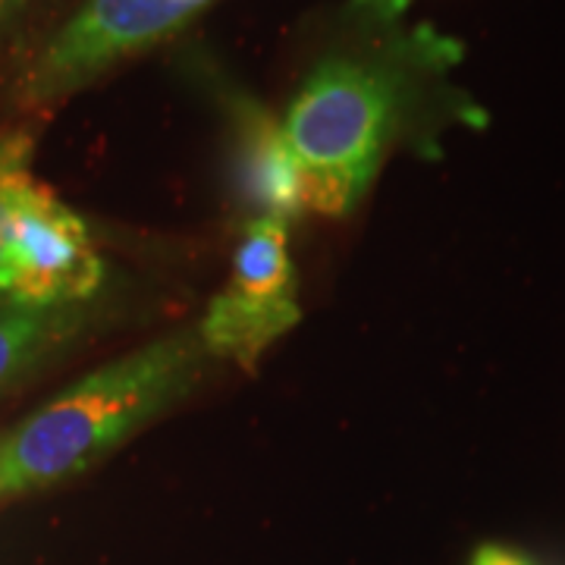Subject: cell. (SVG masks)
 I'll use <instances>...</instances> for the list:
<instances>
[{
    "label": "cell",
    "mask_w": 565,
    "mask_h": 565,
    "mask_svg": "<svg viewBox=\"0 0 565 565\" xmlns=\"http://www.w3.org/2000/svg\"><path fill=\"white\" fill-rule=\"evenodd\" d=\"M22 7H25V0H0V29H3V25H10Z\"/></svg>",
    "instance_id": "obj_11"
},
{
    "label": "cell",
    "mask_w": 565,
    "mask_h": 565,
    "mask_svg": "<svg viewBox=\"0 0 565 565\" xmlns=\"http://www.w3.org/2000/svg\"><path fill=\"white\" fill-rule=\"evenodd\" d=\"M92 302L0 305V393L85 330Z\"/></svg>",
    "instance_id": "obj_7"
},
{
    "label": "cell",
    "mask_w": 565,
    "mask_h": 565,
    "mask_svg": "<svg viewBox=\"0 0 565 565\" xmlns=\"http://www.w3.org/2000/svg\"><path fill=\"white\" fill-rule=\"evenodd\" d=\"M211 0H88L20 82L29 107L57 104L132 54L148 51L192 20Z\"/></svg>",
    "instance_id": "obj_3"
},
{
    "label": "cell",
    "mask_w": 565,
    "mask_h": 565,
    "mask_svg": "<svg viewBox=\"0 0 565 565\" xmlns=\"http://www.w3.org/2000/svg\"><path fill=\"white\" fill-rule=\"evenodd\" d=\"M236 117V185L245 221L289 223L302 214V170L292 158L280 122L243 98L233 102Z\"/></svg>",
    "instance_id": "obj_6"
},
{
    "label": "cell",
    "mask_w": 565,
    "mask_h": 565,
    "mask_svg": "<svg viewBox=\"0 0 565 565\" xmlns=\"http://www.w3.org/2000/svg\"><path fill=\"white\" fill-rule=\"evenodd\" d=\"M459 47L427 25L367 17L327 47L280 122L302 170L305 211L343 217L362 202L390 148L440 98Z\"/></svg>",
    "instance_id": "obj_1"
},
{
    "label": "cell",
    "mask_w": 565,
    "mask_h": 565,
    "mask_svg": "<svg viewBox=\"0 0 565 565\" xmlns=\"http://www.w3.org/2000/svg\"><path fill=\"white\" fill-rule=\"evenodd\" d=\"M199 330H177L132 349L66 386L0 437V500L57 487L120 449L202 381Z\"/></svg>",
    "instance_id": "obj_2"
},
{
    "label": "cell",
    "mask_w": 565,
    "mask_h": 565,
    "mask_svg": "<svg viewBox=\"0 0 565 565\" xmlns=\"http://www.w3.org/2000/svg\"><path fill=\"white\" fill-rule=\"evenodd\" d=\"M25 177H32V173H20V177H10V180L0 182V296H7V289H10V277H7V255H3V226H7V199H10L13 185L25 180Z\"/></svg>",
    "instance_id": "obj_9"
},
{
    "label": "cell",
    "mask_w": 565,
    "mask_h": 565,
    "mask_svg": "<svg viewBox=\"0 0 565 565\" xmlns=\"http://www.w3.org/2000/svg\"><path fill=\"white\" fill-rule=\"evenodd\" d=\"M296 323L299 292L286 223L270 217L245 221L230 264V280L195 327L204 352L211 359H233L252 367L264 349H270Z\"/></svg>",
    "instance_id": "obj_4"
},
{
    "label": "cell",
    "mask_w": 565,
    "mask_h": 565,
    "mask_svg": "<svg viewBox=\"0 0 565 565\" xmlns=\"http://www.w3.org/2000/svg\"><path fill=\"white\" fill-rule=\"evenodd\" d=\"M3 255L10 302H92L104 282V262L85 223L32 177L17 182L7 199Z\"/></svg>",
    "instance_id": "obj_5"
},
{
    "label": "cell",
    "mask_w": 565,
    "mask_h": 565,
    "mask_svg": "<svg viewBox=\"0 0 565 565\" xmlns=\"http://www.w3.org/2000/svg\"><path fill=\"white\" fill-rule=\"evenodd\" d=\"M32 136L25 132H13V136H0V182L10 177L29 173V161H32Z\"/></svg>",
    "instance_id": "obj_8"
},
{
    "label": "cell",
    "mask_w": 565,
    "mask_h": 565,
    "mask_svg": "<svg viewBox=\"0 0 565 565\" xmlns=\"http://www.w3.org/2000/svg\"><path fill=\"white\" fill-rule=\"evenodd\" d=\"M471 565H531L525 556H519V553H509L503 546H481L478 553H475V559Z\"/></svg>",
    "instance_id": "obj_10"
}]
</instances>
